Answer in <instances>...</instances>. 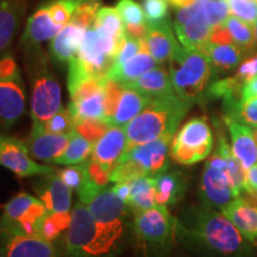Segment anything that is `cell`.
Wrapping results in <instances>:
<instances>
[{
	"instance_id": "6da1fadb",
	"label": "cell",
	"mask_w": 257,
	"mask_h": 257,
	"mask_svg": "<svg viewBox=\"0 0 257 257\" xmlns=\"http://www.w3.org/2000/svg\"><path fill=\"white\" fill-rule=\"evenodd\" d=\"M176 237L214 257H253L251 243L214 208L191 207L175 218Z\"/></svg>"
},
{
	"instance_id": "836d02e7",
	"label": "cell",
	"mask_w": 257,
	"mask_h": 257,
	"mask_svg": "<svg viewBox=\"0 0 257 257\" xmlns=\"http://www.w3.org/2000/svg\"><path fill=\"white\" fill-rule=\"evenodd\" d=\"M36 197L27 192L18 193L16 197L9 200L3 207V214L0 218V225H10L24 216L30 207L37 201Z\"/></svg>"
},
{
	"instance_id": "ac0fdd59",
	"label": "cell",
	"mask_w": 257,
	"mask_h": 257,
	"mask_svg": "<svg viewBox=\"0 0 257 257\" xmlns=\"http://www.w3.org/2000/svg\"><path fill=\"white\" fill-rule=\"evenodd\" d=\"M70 135L72 134L59 135L42 128H31L25 144L34 159L54 163L66 150Z\"/></svg>"
},
{
	"instance_id": "d590c367",
	"label": "cell",
	"mask_w": 257,
	"mask_h": 257,
	"mask_svg": "<svg viewBox=\"0 0 257 257\" xmlns=\"http://www.w3.org/2000/svg\"><path fill=\"white\" fill-rule=\"evenodd\" d=\"M225 117H230L248 126L257 127V98L224 104Z\"/></svg>"
},
{
	"instance_id": "ee69618b",
	"label": "cell",
	"mask_w": 257,
	"mask_h": 257,
	"mask_svg": "<svg viewBox=\"0 0 257 257\" xmlns=\"http://www.w3.org/2000/svg\"><path fill=\"white\" fill-rule=\"evenodd\" d=\"M200 3L212 28L214 25L223 23L225 19L230 16L227 0H200Z\"/></svg>"
},
{
	"instance_id": "30bf717a",
	"label": "cell",
	"mask_w": 257,
	"mask_h": 257,
	"mask_svg": "<svg viewBox=\"0 0 257 257\" xmlns=\"http://www.w3.org/2000/svg\"><path fill=\"white\" fill-rule=\"evenodd\" d=\"M0 166L19 178L42 176L55 172L53 167L41 165L32 159L24 141L0 134Z\"/></svg>"
},
{
	"instance_id": "f907efd6",
	"label": "cell",
	"mask_w": 257,
	"mask_h": 257,
	"mask_svg": "<svg viewBox=\"0 0 257 257\" xmlns=\"http://www.w3.org/2000/svg\"><path fill=\"white\" fill-rule=\"evenodd\" d=\"M21 75L17 61L11 53H4L0 55V79L15 78Z\"/></svg>"
},
{
	"instance_id": "94428289",
	"label": "cell",
	"mask_w": 257,
	"mask_h": 257,
	"mask_svg": "<svg viewBox=\"0 0 257 257\" xmlns=\"http://www.w3.org/2000/svg\"><path fill=\"white\" fill-rule=\"evenodd\" d=\"M256 2H257V0H256Z\"/></svg>"
},
{
	"instance_id": "e0dca14e",
	"label": "cell",
	"mask_w": 257,
	"mask_h": 257,
	"mask_svg": "<svg viewBox=\"0 0 257 257\" xmlns=\"http://www.w3.org/2000/svg\"><path fill=\"white\" fill-rule=\"evenodd\" d=\"M144 41L150 55L154 57L156 63L160 64L169 61L174 51L179 48L169 18L148 22V31Z\"/></svg>"
},
{
	"instance_id": "11a10c76",
	"label": "cell",
	"mask_w": 257,
	"mask_h": 257,
	"mask_svg": "<svg viewBox=\"0 0 257 257\" xmlns=\"http://www.w3.org/2000/svg\"><path fill=\"white\" fill-rule=\"evenodd\" d=\"M257 98V75L244 85L240 94V100H249V99Z\"/></svg>"
},
{
	"instance_id": "3957f363",
	"label": "cell",
	"mask_w": 257,
	"mask_h": 257,
	"mask_svg": "<svg viewBox=\"0 0 257 257\" xmlns=\"http://www.w3.org/2000/svg\"><path fill=\"white\" fill-rule=\"evenodd\" d=\"M191 106L176 94L150 99L142 112L125 126L127 150L161 137L174 136Z\"/></svg>"
},
{
	"instance_id": "b9f144b4",
	"label": "cell",
	"mask_w": 257,
	"mask_h": 257,
	"mask_svg": "<svg viewBox=\"0 0 257 257\" xmlns=\"http://www.w3.org/2000/svg\"><path fill=\"white\" fill-rule=\"evenodd\" d=\"M74 124H75L76 133L87 138L93 144L98 142L111 126L105 120L100 119H81L76 120Z\"/></svg>"
},
{
	"instance_id": "680465c9",
	"label": "cell",
	"mask_w": 257,
	"mask_h": 257,
	"mask_svg": "<svg viewBox=\"0 0 257 257\" xmlns=\"http://www.w3.org/2000/svg\"><path fill=\"white\" fill-rule=\"evenodd\" d=\"M253 135H255V138H256V141H257V127L253 128Z\"/></svg>"
},
{
	"instance_id": "7bdbcfd3",
	"label": "cell",
	"mask_w": 257,
	"mask_h": 257,
	"mask_svg": "<svg viewBox=\"0 0 257 257\" xmlns=\"http://www.w3.org/2000/svg\"><path fill=\"white\" fill-rule=\"evenodd\" d=\"M227 4L230 9V16L255 27L257 22L256 0H227Z\"/></svg>"
},
{
	"instance_id": "277c9868",
	"label": "cell",
	"mask_w": 257,
	"mask_h": 257,
	"mask_svg": "<svg viewBox=\"0 0 257 257\" xmlns=\"http://www.w3.org/2000/svg\"><path fill=\"white\" fill-rule=\"evenodd\" d=\"M169 75L175 94L191 105L208 101L211 86L219 79L201 50L180 46L169 60Z\"/></svg>"
},
{
	"instance_id": "f5cc1de1",
	"label": "cell",
	"mask_w": 257,
	"mask_h": 257,
	"mask_svg": "<svg viewBox=\"0 0 257 257\" xmlns=\"http://www.w3.org/2000/svg\"><path fill=\"white\" fill-rule=\"evenodd\" d=\"M125 25V34L127 37L134 38V40L141 41L144 40L147 36L148 31V21L147 23L141 24H124Z\"/></svg>"
},
{
	"instance_id": "e575fe53",
	"label": "cell",
	"mask_w": 257,
	"mask_h": 257,
	"mask_svg": "<svg viewBox=\"0 0 257 257\" xmlns=\"http://www.w3.org/2000/svg\"><path fill=\"white\" fill-rule=\"evenodd\" d=\"M94 28L102 30L114 38H121L125 36V25L119 12L115 8L102 6L96 14Z\"/></svg>"
},
{
	"instance_id": "5bb4252c",
	"label": "cell",
	"mask_w": 257,
	"mask_h": 257,
	"mask_svg": "<svg viewBox=\"0 0 257 257\" xmlns=\"http://www.w3.org/2000/svg\"><path fill=\"white\" fill-rule=\"evenodd\" d=\"M200 197L205 206L221 210L236 198L229 175L206 162L200 180Z\"/></svg>"
},
{
	"instance_id": "ab89813d",
	"label": "cell",
	"mask_w": 257,
	"mask_h": 257,
	"mask_svg": "<svg viewBox=\"0 0 257 257\" xmlns=\"http://www.w3.org/2000/svg\"><path fill=\"white\" fill-rule=\"evenodd\" d=\"M32 128H42V130H46L49 131V133L59 135H69L75 130V124H74V119L68 108L62 107L55 115H53L46 124L42 125L41 127Z\"/></svg>"
},
{
	"instance_id": "f6af8a7d",
	"label": "cell",
	"mask_w": 257,
	"mask_h": 257,
	"mask_svg": "<svg viewBox=\"0 0 257 257\" xmlns=\"http://www.w3.org/2000/svg\"><path fill=\"white\" fill-rule=\"evenodd\" d=\"M124 24L147 23L143 8L135 0H119L115 5Z\"/></svg>"
},
{
	"instance_id": "f546056e",
	"label": "cell",
	"mask_w": 257,
	"mask_h": 257,
	"mask_svg": "<svg viewBox=\"0 0 257 257\" xmlns=\"http://www.w3.org/2000/svg\"><path fill=\"white\" fill-rule=\"evenodd\" d=\"M130 197L127 206L131 211H142L156 206L155 202V180L153 176H140L128 181Z\"/></svg>"
},
{
	"instance_id": "c3c4849f",
	"label": "cell",
	"mask_w": 257,
	"mask_h": 257,
	"mask_svg": "<svg viewBox=\"0 0 257 257\" xmlns=\"http://www.w3.org/2000/svg\"><path fill=\"white\" fill-rule=\"evenodd\" d=\"M257 75V53H253L248 57H245L242 62L239 63V66L236 68L233 76L238 80L239 82H242L243 85H245L249 80L255 78Z\"/></svg>"
},
{
	"instance_id": "f35d334b",
	"label": "cell",
	"mask_w": 257,
	"mask_h": 257,
	"mask_svg": "<svg viewBox=\"0 0 257 257\" xmlns=\"http://www.w3.org/2000/svg\"><path fill=\"white\" fill-rule=\"evenodd\" d=\"M83 2L86 0H54V2L48 3L51 18L57 25L64 28L70 23L75 10Z\"/></svg>"
},
{
	"instance_id": "9a60e30c",
	"label": "cell",
	"mask_w": 257,
	"mask_h": 257,
	"mask_svg": "<svg viewBox=\"0 0 257 257\" xmlns=\"http://www.w3.org/2000/svg\"><path fill=\"white\" fill-rule=\"evenodd\" d=\"M34 189L49 213L70 212L72 189L64 184L56 172L42 175L41 179L35 182Z\"/></svg>"
},
{
	"instance_id": "8d00e7d4",
	"label": "cell",
	"mask_w": 257,
	"mask_h": 257,
	"mask_svg": "<svg viewBox=\"0 0 257 257\" xmlns=\"http://www.w3.org/2000/svg\"><path fill=\"white\" fill-rule=\"evenodd\" d=\"M72 221V212L48 213L42 221L40 236L49 242H55L61 233L68 230Z\"/></svg>"
},
{
	"instance_id": "7c38bea8",
	"label": "cell",
	"mask_w": 257,
	"mask_h": 257,
	"mask_svg": "<svg viewBox=\"0 0 257 257\" xmlns=\"http://www.w3.org/2000/svg\"><path fill=\"white\" fill-rule=\"evenodd\" d=\"M95 236V220L88 206L76 202L72 212V221L64 238L63 257H87Z\"/></svg>"
},
{
	"instance_id": "60d3db41",
	"label": "cell",
	"mask_w": 257,
	"mask_h": 257,
	"mask_svg": "<svg viewBox=\"0 0 257 257\" xmlns=\"http://www.w3.org/2000/svg\"><path fill=\"white\" fill-rule=\"evenodd\" d=\"M99 9H100V0H86L75 10L70 23L79 25L87 30L92 28V25H94Z\"/></svg>"
},
{
	"instance_id": "8fae6325",
	"label": "cell",
	"mask_w": 257,
	"mask_h": 257,
	"mask_svg": "<svg viewBox=\"0 0 257 257\" xmlns=\"http://www.w3.org/2000/svg\"><path fill=\"white\" fill-rule=\"evenodd\" d=\"M0 257H60V252L38 234L0 229Z\"/></svg>"
},
{
	"instance_id": "74e56055",
	"label": "cell",
	"mask_w": 257,
	"mask_h": 257,
	"mask_svg": "<svg viewBox=\"0 0 257 257\" xmlns=\"http://www.w3.org/2000/svg\"><path fill=\"white\" fill-rule=\"evenodd\" d=\"M125 89V85L117 80L106 78L104 83V108H105V118L106 123L110 124V121L117 111L118 105H119L120 98L123 95Z\"/></svg>"
},
{
	"instance_id": "2e32d148",
	"label": "cell",
	"mask_w": 257,
	"mask_h": 257,
	"mask_svg": "<svg viewBox=\"0 0 257 257\" xmlns=\"http://www.w3.org/2000/svg\"><path fill=\"white\" fill-rule=\"evenodd\" d=\"M126 150L127 137L125 127L111 125L104 136L94 144L92 157L100 162L111 174Z\"/></svg>"
},
{
	"instance_id": "d4e9b609",
	"label": "cell",
	"mask_w": 257,
	"mask_h": 257,
	"mask_svg": "<svg viewBox=\"0 0 257 257\" xmlns=\"http://www.w3.org/2000/svg\"><path fill=\"white\" fill-rule=\"evenodd\" d=\"M154 67H156V61L150 55L146 41L142 40L141 41V49L136 55L126 61L123 66L118 67V68H112L107 78L114 79L125 85V83L138 79L148 70L153 69Z\"/></svg>"
},
{
	"instance_id": "9f6ffc18",
	"label": "cell",
	"mask_w": 257,
	"mask_h": 257,
	"mask_svg": "<svg viewBox=\"0 0 257 257\" xmlns=\"http://www.w3.org/2000/svg\"><path fill=\"white\" fill-rule=\"evenodd\" d=\"M112 189H113L115 194H117L121 200L126 202L127 205L128 197H130V184H128V181L117 182V184L112 187Z\"/></svg>"
},
{
	"instance_id": "ba28073f",
	"label": "cell",
	"mask_w": 257,
	"mask_h": 257,
	"mask_svg": "<svg viewBox=\"0 0 257 257\" xmlns=\"http://www.w3.org/2000/svg\"><path fill=\"white\" fill-rule=\"evenodd\" d=\"M137 240L149 249H168L176 237L175 218L166 206H156L134 212L131 224Z\"/></svg>"
},
{
	"instance_id": "484cf974",
	"label": "cell",
	"mask_w": 257,
	"mask_h": 257,
	"mask_svg": "<svg viewBox=\"0 0 257 257\" xmlns=\"http://www.w3.org/2000/svg\"><path fill=\"white\" fill-rule=\"evenodd\" d=\"M199 50H201L206 55L218 75L226 74L236 69L243 61L244 56L242 50L237 46H234L233 43L213 44L207 42Z\"/></svg>"
},
{
	"instance_id": "ffe728a7",
	"label": "cell",
	"mask_w": 257,
	"mask_h": 257,
	"mask_svg": "<svg viewBox=\"0 0 257 257\" xmlns=\"http://www.w3.org/2000/svg\"><path fill=\"white\" fill-rule=\"evenodd\" d=\"M221 213L238 229L250 243L257 242V204L242 195L221 208Z\"/></svg>"
},
{
	"instance_id": "9c48e42d",
	"label": "cell",
	"mask_w": 257,
	"mask_h": 257,
	"mask_svg": "<svg viewBox=\"0 0 257 257\" xmlns=\"http://www.w3.org/2000/svg\"><path fill=\"white\" fill-rule=\"evenodd\" d=\"M174 31L185 48L201 49L207 43L212 25L207 21L200 0L179 9L174 21Z\"/></svg>"
},
{
	"instance_id": "4dcf8cb0",
	"label": "cell",
	"mask_w": 257,
	"mask_h": 257,
	"mask_svg": "<svg viewBox=\"0 0 257 257\" xmlns=\"http://www.w3.org/2000/svg\"><path fill=\"white\" fill-rule=\"evenodd\" d=\"M223 23L227 28V30L230 31L233 44L242 50L244 56L251 55V54L255 53L257 40L253 25L245 23V22L240 21V19L233 17V16H229Z\"/></svg>"
},
{
	"instance_id": "4fadbf2b",
	"label": "cell",
	"mask_w": 257,
	"mask_h": 257,
	"mask_svg": "<svg viewBox=\"0 0 257 257\" xmlns=\"http://www.w3.org/2000/svg\"><path fill=\"white\" fill-rule=\"evenodd\" d=\"M27 111V89L22 74L0 79V128L9 130L22 119Z\"/></svg>"
},
{
	"instance_id": "db71d44e",
	"label": "cell",
	"mask_w": 257,
	"mask_h": 257,
	"mask_svg": "<svg viewBox=\"0 0 257 257\" xmlns=\"http://www.w3.org/2000/svg\"><path fill=\"white\" fill-rule=\"evenodd\" d=\"M257 192V163L246 169L245 174V193L251 195Z\"/></svg>"
},
{
	"instance_id": "4316f807",
	"label": "cell",
	"mask_w": 257,
	"mask_h": 257,
	"mask_svg": "<svg viewBox=\"0 0 257 257\" xmlns=\"http://www.w3.org/2000/svg\"><path fill=\"white\" fill-rule=\"evenodd\" d=\"M24 10L25 0H0V55L12 42Z\"/></svg>"
},
{
	"instance_id": "91938a15",
	"label": "cell",
	"mask_w": 257,
	"mask_h": 257,
	"mask_svg": "<svg viewBox=\"0 0 257 257\" xmlns=\"http://www.w3.org/2000/svg\"><path fill=\"white\" fill-rule=\"evenodd\" d=\"M255 32H256V40H257V22H256V24H255Z\"/></svg>"
},
{
	"instance_id": "44dd1931",
	"label": "cell",
	"mask_w": 257,
	"mask_h": 257,
	"mask_svg": "<svg viewBox=\"0 0 257 257\" xmlns=\"http://www.w3.org/2000/svg\"><path fill=\"white\" fill-rule=\"evenodd\" d=\"M62 29L51 18L49 4H43L29 17L21 40V48L40 46L42 42L53 40Z\"/></svg>"
},
{
	"instance_id": "7dc6e473",
	"label": "cell",
	"mask_w": 257,
	"mask_h": 257,
	"mask_svg": "<svg viewBox=\"0 0 257 257\" xmlns=\"http://www.w3.org/2000/svg\"><path fill=\"white\" fill-rule=\"evenodd\" d=\"M142 8L148 22L161 21L167 18L168 0H142Z\"/></svg>"
},
{
	"instance_id": "5b68a950",
	"label": "cell",
	"mask_w": 257,
	"mask_h": 257,
	"mask_svg": "<svg viewBox=\"0 0 257 257\" xmlns=\"http://www.w3.org/2000/svg\"><path fill=\"white\" fill-rule=\"evenodd\" d=\"M30 81L32 127H41L62 108L61 86L51 72L47 54L40 46L22 48Z\"/></svg>"
},
{
	"instance_id": "6f0895ef",
	"label": "cell",
	"mask_w": 257,
	"mask_h": 257,
	"mask_svg": "<svg viewBox=\"0 0 257 257\" xmlns=\"http://www.w3.org/2000/svg\"><path fill=\"white\" fill-rule=\"evenodd\" d=\"M168 2L172 3L176 8H185V6H188L193 4V3H195L197 0H168Z\"/></svg>"
},
{
	"instance_id": "7402d4cb",
	"label": "cell",
	"mask_w": 257,
	"mask_h": 257,
	"mask_svg": "<svg viewBox=\"0 0 257 257\" xmlns=\"http://www.w3.org/2000/svg\"><path fill=\"white\" fill-rule=\"evenodd\" d=\"M86 29L73 23L67 24L50 42L49 51L53 60L59 63H69L78 56Z\"/></svg>"
},
{
	"instance_id": "816d5d0a",
	"label": "cell",
	"mask_w": 257,
	"mask_h": 257,
	"mask_svg": "<svg viewBox=\"0 0 257 257\" xmlns=\"http://www.w3.org/2000/svg\"><path fill=\"white\" fill-rule=\"evenodd\" d=\"M208 42L213 44H231L233 43L232 37H231L230 31L225 27L224 23H220L218 25H214L212 28L210 38Z\"/></svg>"
},
{
	"instance_id": "bcb514c9",
	"label": "cell",
	"mask_w": 257,
	"mask_h": 257,
	"mask_svg": "<svg viewBox=\"0 0 257 257\" xmlns=\"http://www.w3.org/2000/svg\"><path fill=\"white\" fill-rule=\"evenodd\" d=\"M60 178L63 180V182L68 187L72 189H75L76 192L82 187L85 184L86 174H85V168H83V163L80 165H73L68 166L67 168L59 172Z\"/></svg>"
},
{
	"instance_id": "d6986e66",
	"label": "cell",
	"mask_w": 257,
	"mask_h": 257,
	"mask_svg": "<svg viewBox=\"0 0 257 257\" xmlns=\"http://www.w3.org/2000/svg\"><path fill=\"white\" fill-rule=\"evenodd\" d=\"M225 124L230 131L231 149L240 165L245 170L256 165L257 141L253 135V128L230 117H225Z\"/></svg>"
},
{
	"instance_id": "603a6c76",
	"label": "cell",
	"mask_w": 257,
	"mask_h": 257,
	"mask_svg": "<svg viewBox=\"0 0 257 257\" xmlns=\"http://www.w3.org/2000/svg\"><path fill=\"white\" fill-rule=\"evenodd\" d=\"M125 87L133 88L150 99L175 94L169 72L163 67H154L138 79L125 83Z\"/></svg>"
},
{
	"instance_id": "1f68e13d",
	"label": "cell",
	"mask_w": 257,
	"mask_h": 257,
	"mask_svg": "<svg viewBox=\"0 0 257 257\" xmlns=\"http://www.w3.org/2000/svg\"><path fill=\"white\" fill-rule=\"evenodd\" d=\"M93 148H94V144L91 141H88L87 138L81 136L74 130L70 135L68 146L64 153L54 163L64 166L80 165V163L87 161L89 155H92Z\"/></svg>"
},
{
	"instance_id": "681fc988",
	"label": "cell",
	"mask_w": 257,
	"mask_h": 257,
	"mask_svg": "<svg viewBox=\"0 0 257 257\" xmlns=\"http://www.w3.org/2000/svg\"><path fill=\"white\" fill-rule=\"evenodd\" d=\"M141 41H137V40H134V38L127 37L124 47L121 48L119 54H118L117 57L114 59V63H113V67H112V68H118V67L123 66L126 61H128L131 57H134L135 55H136V54L141 49Z\"/></svg>"
},
{
	"instance_id": "7a4b0ae2",
	"label": "cell",
	"mask_w": 257,
	"mask_h": 257,
	"mask_svg": "<svg viewBox=\"0 0 257 257\" xmlns=\"http://www.w3.org/2000/svg\"><path fill=\"white\" fill-rule=\"evenodd\" d=\"M95 220V236L87 257H117L124 249L130 207L112 188H105L87 205Z\"/></svg>"
},
{
	"instance_id": "cb8c5ba5",
	"label": "cell",
	"mask_w": 257,
	"mask_h": 257,
	"mask_svg": "<svg viewBox=\"0 0 257 257\" xmlns=\"http://www.w3.org/2000/svg\"><path fill=\"white\" fill-rule=\"evenodd\" d=\"M155 202L159 206L175 205L184 195L186 179L178 170L167 169L155 178Z\"/></svg>"
},
{
	"instance_id": "d6a6232c",
	"label": "cell",
	"mask_w": 257,
	"mask_h": 257,
	"mask_svg": "<svg viewBox=\"0 0 257 257\" xmlns=\"http://www.w3.org/2000/svg\"><path fill=\"white\" fill-rule=\"evenodd\" d=\"M68 110L72 114L74 123L81 119H100L104 120V91L89 96L83 100L69 102Z\"/></svg>"
},
{
	"instance_id": "83f0119b",
	"label": "cell",
	"mask_w": 257,
	"mask_h": 257,
	"mask_svg": "<svg viewBox=\"0 0 257 257\" xmlns=\"http://www.w3.org/2000/svg\"><path fill=\"white\" fill-rule=\"evenodd\" d=\"M86 180L85 184L78 191L80 201L88 205L96 195L107 187L111 181V174L100 162L92 159H88L83 162Z\"/></svg>"
},
{
	"instance_id": "f1b7e54d",
	"label": "cell",
	"mask_w": 257,
	"mask_h": 257,
	"mask_svg": "<svg viewBox=\"0 0 257 257\" xmlns=\"http://www.w3.org/2000/svg\"><path fill=\"white\" fill-rule=\"evenodd\" d=\"M149 100L150 98L143 95L142 93L135 91L133 88L125 87L119 105H118L117 111L110 121V125L125 127L142 112Z\"/></svg>"
},
{
	"instance_id": "8992f818",
	"label": "cell",
	"mask_w": 257,
	"mask_h": 257,
	"mask_svg": "<svg viewBox=\"0 0 257 257\" xmlns=\"http://www.w3.org/2000/svg\"><path fill=\"white\" fill-rule=\"evenodd\" d=\"M173 136L161 137L152 142L128 149L111 173V181H131L140 176H153L169 169L170 142Z\"/></svg>"
},
{
	"instance_id": "52a82bcc",
	"label": "cell",
	"mask_w": 257,
	"mask_h": 257,
	"mask_svg": "<svg viewBox=\"0 0 257 257\" xmlns=\"http://www.w3.org/2000/svg\"><path fill=\"white\" fill-rule=\"evenodd\" d=\"M213 148V134L202 118H193L180 127L170 146V157L176 163L191 166L207 159Z\"/></svg>"
}]
</instances>
